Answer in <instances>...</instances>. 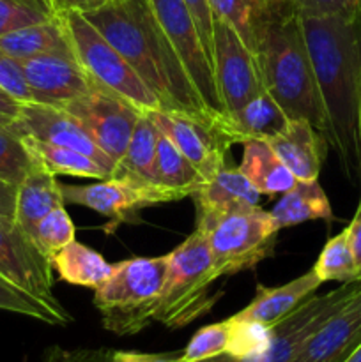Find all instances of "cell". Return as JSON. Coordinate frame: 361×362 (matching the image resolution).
<instances>
[{
  "label": "cell",
  "mask_w": 361,
  "mask_h": 362,
  "mask_svg": "<svg viewBox=\"0 0 361 362\" xmlns=\"http://www.w3.org/2000/svg\"><path fill=\"white\" fill-rule=\"evenodd\" d=\"M319 94L328 122V144L343 172L361 175V11L301 16Z\"/></svg>",
  "instance_id": "obj_1"
},
{
  "label": "cell",
  "mask_w": 361,
  "mask_h": 362,
  "mask_svg": "<svg viewBox=\"0 0 361 362\" xmlns=\"http://www.w3.org/2000/svg\"><path fill=\"white\" fill-rule=\"evenodd\" d=\"M126 59L163 112L204 120L216 129V119L198 95L183 60L158 23L149 0H110L84 14Z\"/></svg>",
  "instance_id": "obj_2"
},
{
  "label": "cell",
  "mask_w": 361,
  "mask_h": 362,
  "mask_svg": "<svg viewBox=\"0 0 361 362\" xmlns=\"http://www.w3.org/2000/svg\"><path fill=\"white\" fill-rule=\"evenodd\" d=\"M255 55L265 92L285 115L290 120H308L328 138L324 106L304 42L301 16L294 4L265 25L255 45Z\"/></svg>",
  "instance_id": "obj_3"
},
{
  "label": "cell",
  "mask_w": 361,
  "mask_h": 362,
  "mask_svg": "<svg viewBox=\"0 0 361 362\" xmlns=\"http://www.w3.org/2000/svg\"><path fill=\"white\" fill-rule=\"evenodd\" d=\"M168 262L170 253H166L130 258L113 265L108 279L94 290V306L106 331L133 336L154 324Z\"/></svg>",
  "instance_id": "obj_4"
},
{
  "label": "cell",
  "mask_w": 361,
  "mask_h": 362,
  "mask_svg": "<svg viewBox=\"0 0 361 362\" xmlns=\"http://www.w3.org/2000/svg\"><path fill=\"white\" fill-rule=\"evenodd\" d=\"M219 279L207 237L195 228L180 246L170 251L168 269L154 310V322L180 329L207 313L214 304L209 286Z\"/></svg>",
  "instance_id": "obj_5"
},
{
  "label": "cell",
  "mask_w": 361,
  "mask_h": 362,
  "mask_svg": "<svg viewBox=\"0 0 361 362\" xmlns=\"http://www.w3.org/2000/svg\"><path fill=\"white\" fill-rule=\"evenodd\" d=\"M60 18L66 25L74 59L92 81L126 99L140 112L147 113L161 110L158 98L131 69L119 49L106 41L105 35L84 14L67 13Z\"/></svg>",
  "instance_id": "obj_6"
},
{
  "label": "cell",
  "mask_w": 361,
  "mask_h": 362,
  "mask_svg": "<svg viewBox=\"0 0 361 362\" xmlns=\"http://www.w3.org/2000/svg\"><path fill=\"white\" fill-rule=\"evenodd\" d=\"M278 226L260 207L219 219L205 232L219 278L253 269L273 253Z\"/></svg>",
  "instance_id": "obj_7"
},
{
  "label": "cell",
  "mask_w": 361,
  "mask_h": 362,
  "mask_svg": "<svg viewBox=\"0 0 361 362\" xmlns=\"http://www.w3.org/2000/svg\"><path fill=\"white\" fill-rule=\"evenodd\" d=\"M149 2L154 11L156 20L183 60L198 95L216 119V131L219 133L227 115L216 88L212 60L205 49L186 0H149Z\"/></svg>",
  "instance_id": "obj_8"
},
{
  "label": "cell",
  "mask_w": 361,
  "mask_h": 362,
  "mask_svg": "<svg viewBox=\"0 0 361 362\" xmlns=\"http://www.w3.org/2000/svg\"><path fill=\"white\" fill-rule=\"evenodd\" d=\"M62 193L66 204L91 209L113 225L137 221L138 212L152 205L183 200L173 191L131 175H113L87 186L62 184Z\"/></svg>",
  "instance_id": "obj_9"
},
{
  "label": "cell",
  "mask_w": 361,
  "mask_h": 362,
  "mask_svg": "<svg viewBox=\"0 0 361 362\" xmlns=\"http://www.w3.org/2000/svg\"><path fill=\"white\" fill-rule=\"evenodd\" d=\"M212 71L227 119L264 90L257 55L225 21L212 23Z\"/></svg>",
  "instance_id": "obj_10"
},
{
  "label": "cell",
  "mask_w": 361,
  "mask_h": 362,
  "mask_svg": "<svg viewBox=\"0 0 361 362\" xmlns=\"http://www.w3.org/2000/svg\"><path fill=\"white\" fill-rule=\"evenodd\" d=\"M64 110L80 122L113 163L120 161L138 117L145 113L96 81H92V87L84 95L64 106Z\"/></svg>",
  "instance_id": "obj_11"
},
{
  "label": "cell",
  "mask_w": 361,
  "mask_h": 362,
  "mask_svg": "<svg viewBox=\"0 0 361 362\" xmlns=\"http://www.w3.org/2000/svg\"><path fill=\"white\" fill-rule=\"evenodd\" d=\"M360 286L361 281L345 283L340 288L324 293V296H311L294 313L283 318L280 324L273 325L269 345L260 356L241 361L223 356L204 362H290L297 350L303 346V343L331 315H335L360 290Z\"/></svg>",
  "instance_id": "obj_12"
},
{
  "label": "cell",
  "mask_w": 361,
  "mask_h": 362,
  "mask_svg": "<svg viewBox=\"0 0 361 362\" xmlns=\"http://www.w3.org/2000/svg\"><path fill=\"white\" fill-rule=\"evenodd\" d=\"M0 276L59 313L69 315L53 293L52 258L16 223H0Z\"/></svg>",
  "instance_id": "obj_13"
},
{
  "label": "cell",
  "mask_w": 361,
  "mask_h": 362,
  "mask_svg": "<svg viewBox=\"0 0 361 362\" xmlns=\"http://www.w3.org/2000/svg\"><path fill=\"white\" fill-rule=\"evenodd\" d=\"M11 129L16 131L20 136H30L46 144L60 145V147L73 148L98 161L103 168L115 173L117 163H113L94 140L87 134V131L80 126L76 119L64 108L57 106L39 105V103H25L21 105L20 113L13 122Z\"/></svg>",
  "instance_id": "obj_14"
},
{
  "label": "cell",
  "mask_w": 361,
  "mask_h": 362,
  "mask_svg": "<svg viewBox=\"0 0 361 362\" xmlns=\"http://www.w3.org/2000/svg\"><path fill=\"white\" fill-rule=\"evenodd\" d=\"M149 115L163 136L168 138L190 159L204 180H209L214 173L225 168L230 145L207 122L183 113L163 112V110L149 112Z\"/></svg>",
  "instance_id": "obj_15"
},
{
  "label": "cell",
  "mask_w": 361,
  "mask_h": 362,
  "mask_svg": "<svg viewBox=\"0 0 361 362\" xmlns=\"http://www.w3.org/2000/svg\"><path fill=\"white\" fill-rule=\"evenodd\" d=\"M32 103L64 108L92 87V80L73 53H45L20 60Z\"/></svg>",
  "instance_id": "obj_16"
},
{
  "label": "cell",
  "mask_w": 361,
  "mask_h": 362,
  "mask_svg": "<svg viewBox=\"0 0 361 362\" xmlns=\"http://www.w3.org/2000/svg\"><path fill=\"white\" fill-rule=\"evenodd\" d=\"M361 345V286L328 318L290 362H345Z\"/></svg>",
  "instance_id": "obj_17"
},
{
  "label": "cell",
  "mask_w": 361,
  "mask_h": 362,
  "mask_svg": "<svg viewBox=\"0 0 361 362\" xmlns=\"http://www.w3.org/2000/svg\"><path fill=\"white\" fill-rule=\"evenodd\" d=\"M191 198L197 207L195 228L205 233L225 216L258 207L260 193L248 182V179L239 170L225 166L211 179L205 180Z\"/></svg>",
  "instance_id": "obj_18"
},
{
  "label": "cell",
  "mask_w": 361,
  "mask_h": 362,
  "mask_svg": "<svg viewBox=\"0 0 361 362\" xmlns=\"http://www.w3.org/2000/svg\"><path fill=\"white\" fill-rule=\"evenodd\" d=\"M265 144L282 159L296 180H319L329 144L308 120H289V124Z\"/></svg>",
  "instance_id": "obj_19"
},
{
  "label": "cell",
  "mask_w": 361,
  "mask_h": 362,
  "mask_svg": "<svg viewBox=\"0 0 361 362\" xmlns=\"http://www.w3.org/2000/svg\"><path fill=\"white\" fill-rule=\"evenodd\" d=\"M321 285V279L317 278L314 269L285 285L276 286V288L258 285L255 299L244 310L234 315V318L264 325V327H273V325L280 324L283 318L289 317L290 313H294L304 300L315 296Z\"/></svg>",
  "instance_id": "obj_20"
},
{
  "label": "cell",
  "mask_w": 361,
  "mask_h": 362,
  "mask_svg": "<svg viewBox=\"0 0 361 362\" xmlns=\"http://www.w3.org/2000/svg\"><path fill=\"white\" fill-rule=\"evenodd\" d=\"M289 120L278 103L264 88L225 120L219 134L230 147L246 141H268L278 134Z\"/></svg>",
  "instance_id": "obj_21"
},
{
  "label": "cell",
  "mask_w": 361,
  "mask_h": 362,
  "mask_svg": "<svg viewBox=\"0 0 361 362\" xmlns=\"http://www.w3.org/2000/svg\"><path fill=\"white\" fill-rule=\"evenodd\" d=\"M60 205H66L62 184L52 172L35 165L18 184L16 225L32 237L38 223Z\"/></svg>",
  "instance_id": "obj_22"
},
{
  "label": "cell",
  "mask_w": 361,
  "mask_h": 362,
  "mask_svg": "<svg viewBox=\"0 0 361 362\" xmlns=\"http://www.w3.org/2000/svg\"><path fill=\"white\" fill-rule=\"evenodd\" d=\"M212 16L225 21L255 53V45L265 25L292 0H207Z\"/></svg>",
  "instance_id": "obj_23"
},
{
  "label": "cell",
  "mask_w": 361,
  "mask_h": 362,
  "mask_svg": "<svg viewBox=\"0 0 361 362\" xmlns=\"http://www.w3.org/2000/svg\"><path fill=\"white\" fill-rule=\"evenodd\" d=\"M0 49L18 60L45 53H73L66 25L60 16L6 32L0 35Z\"/></svg>",
  "instance_id": "obj_24"
},
{
  "label": "cell",
  "mask_w": 361,
  "mask_h": 362,
  "mask_svg": "<svg viewBox=\"0 0 361 362\" xmlns=\"http://www.w3.org/2000/svg\"><path fill=\"white\" fill-rule=\"evenodd\" d=\"M278 230L290 228L315 219L331 221L333 209L319 180H296L269 211Z\"/></svg>",
  "instance_id": "obj_25"
},
{
  "label": "cell",
  "mask_w": 361,
  "mask_h": 362,
  "mask_svg": "<svg viewBox=\"0 0 361 362\" xmlns=\"http://www.w3.org/2000/svg\"><path fill=\"white\" fill-rule=\"evenodd\" d=\"M239 172L260 194H283L296 184V177L265 141H246Z\"/></svg>",
  "instance_id": "obj_26"
},
{
  "label": "cell",
  "mask_w": 361,
  "mask_h": 362,
  "mask_svg": "<svg viewBox=\"0 0 361 362\" xmlns=\"http://www.w3.org/2000/svg\"><path fill=\"white\" fill-rule=\"evenodd\" d=\"M52 267L64 283L92 290L101 286L113 271L103 255L76 240L52 255Z\"/></svg>",
  "instance_id": "obj_27"
},
{
  "label": "cell",
  "mask_w": 361,
  "mask_h": 362,
  "mask_svg": "<svg viewBox=\"0 0 361 362\" xmlns=\"http://www.w3.org/2000/svg\"><path fill=\"white\" fill-rule=\"evenodd\" d=\"M32 158L35 159L39 166L52 172L53 175H71L81 177V179L101 180L108 179L110 172L103 168L98 161H94L88 156L73 148L60 147V145L46 144V141L35 140L30 136H21Z\"/></svg>",
  "instance_id": "obj_28"
},
{
  "label": "cell",
  "mask_w": 361,
  "mask_h": 362,
  "mask_svg": "<svg viewBox=\"0 0 361 362\" xmlns=\"http://www.w3.org/2000/svg\"><path fill=\"white\" fill-rule=\"evenodd\" d=\"M159 136H161V131L152 122L149 112L142 113L134 124L126 152L117 163L113 175H131L154 182V161Z\"/></svg>",
  "instance_id": "obj_29"
},
{
  "label": "cell",
  "mask_w": 361,
  "mask_h": 362,
  "mask_svg": "<svg viewBox=\"0 0 361 362\" xmlns=\"http://www.w3.org/2000/svg\"><path fill=\"white\" fill-rule=\"evenodd\" d=\"M204 182V177L191 165L190 159L161 134L154 161V184L173 191L180 198H190Z\"/></svg>",
  "instance_id": "obj_30"
},
{
  "label": "cell",
  "mask_w": 361,
  "mask_h": 362,
  "mask_svg": "<svg viewBox=\"0 0 361 362\" xmlns=\"http://www.w3.org/2000/svg\"><path fill=\"white\" fill-rule=\"evenodd\" d=\"M311 269L317 274V278L321 279V283L336 281L345 285V283L360 281L347 228L326 243V246L322 247L321 255H319L317 262Z\"/></svg>",
  "instance_id": "obj_31"
},
{
  "label": "cell",
  "mask_w": 361,
  "mask_h": 362,
  "mask_svg": "<svg viewBox=\"0 0 361 362\" xmlns=\"http://www.w3.org/2000/svg\"><path fill=\"white\" fill-rule=\"evenodd\" d=\"M236 320L232 317L223 322L205 325L198 329L183 350V357L188 362H204L222 356H230L236 338Z\"/></svg>",
  "instance_id": "obj_32"
},
{
  "label": "cell",
  "mask_w": 361,
  "mask_h": 362,
  "mask_svg": "<svg viewBox=\"0 0 361 362\" xmlns=\"http://www.w3.org/2000/svg\"><path fill=\"white\" fill-rule=\"evenodd\" d=\"M0 310L35 318V320L45 322L48 325H62L64 327V325L73 322L71 315L59 313L46 303L39 300L38 297L30 296L28 292L7 281L4 276H0Z\"/></svg>",
  "instance_id": "obj_33"
},
{
  "label": "cell",
  "mask_w": 361,
  "mask_h": 362,
  "mask_svg": "<svg viewBox=\"0 0 361 362\" xmlns=\"http://www.w3.org/2000/svg\"><path fill=\"white\" fill-rule=\"evenodd\" d=\"M35 165L23 138L11 126H0V179L20 184Z\"/></svg>",
  "instance_id": "obj_34"
},
{
  "label": "cell",
  "mask_w": 361,
  "mask_h": 362,
  "mask_svg": "<svg viewBox=\"0 0 361 362\" xmlns=\"http://www.w3.org/2000/svg\"><path fill=\"white\" fill-rule=\"evenodd\" d=\"M74 237H76V228H74V223L71 219V216L67 214L66 205H60V207L53 209L50 214H46L38 223V226L32 232V239L41 247L42 253L48 255L50 258L60 247L67 246L69 243L76 240Z\"/></svg>",
  "instance_id": "obj_35"
},
{
  "label": "cell",
  "mask_w": 361,
  "mask_h": 362,
  "mask_svg": "<svg viewBox=\"0 0 361 362\" xmlns=\"http://www.w3.org/2000/svg\"><path fill=\"white\" fill-rule=\"evenodd\" d=\"M53 16L46 0H0V35Z\"/></svg>",
  "instance_id": "obj_36"
},
{
  "label": "cell",
  "mask_w": 361,
  "mask_h": 362,
  "mask_svg": "<svg viewBox=\"0 0 361 362\" xmlns=\"http://www.w3.org/2000/svg\"><path fill=\"white\" fill-rule=\"evenodd\" d=\"M0 88L21 105L32 103L30 88L25 80L21 62L2 49H0Z\"/></svg>",
  "instance_id": "obj_37"
},
{
  "label": "cell",
  "mask_w": 361,
  "mask_h": 362,
  "mask_svg": "<svg viewBox=\"0 0 361 362\" xmlns=\"http://www.w3.org/2000/svg\"><path fill=\"white\" fill-rule=\"evenodd\" d=\"M299 16H333L361 11V0H292Z\"/></svg>",
  "instance_id": "obj_38"
},
{
  "label": "cell",
  "mask_w": 361,
  "mask_h": 362,
  "mask_svg": "<svg viewBox=\"0 0 361 362\" xmlns=\"http://www.w3.org/2000/svg\"><path fill=\"white\" fill-rule=\"evenodd\" d=\"M188 7H190L191 14L195 18V23H197L198 32H200V37L204 41L205 49H207L209 57L212 53V23H214V16H212V11L209 7L207 0H186ZM212 60V59H211Z\"/></svg>",
  "instance_id": "obj_39"
},
{
  "label": "cell",
  "mask_w": 361,
  "mask_h": 362,
  "mask_svg": "<svg viewBox=\"0 0 361 362\" xmlns=\"http://www.w3.org/2000/svg\"><path fill=\"white\" fill-rule=\"evenodd\" d=\"M106 362H188L183 354H142L112 350L106 354Z\"/></svg>",
  "instance_id": "obj_40"
},
{
  "label": "cell",
  "mask_w": 361,
  "mask_h": 362,
  "mask_svg": "<svg viewBox=\"0 0 361 362\" xmlns=\"http://www.w3.org/2000/svg\"><path fill=\"white\" fill-rule=\"evenodd\" d=\"M18 184L0 179V223H16Z\"/></svg>",
  "instance_id": "obj_41"
},
{
  "label": "cell",
  "mask_w": 361,
  "mask_h": 362,
  "mask_svg": "<svg viewBox=\"0 0 361 362\" xmlns=\"http://www.w3.org/2000/svg\"><path fill=\"white\" fill-rule=\"evenodd\" d=\"M108 2L110 0H50L52 11L55 16H62V14L67 13H94V11L101 9V7L106 6Z\"/></svg>",
  "instance_id": "obj_42"
},
{
  "label": "cell",
  "mask_w": 361,
  "mask_h": 362,
  "mask_svg": "<svg viewBox=\"0 0 361 362\" xmlns=\"http://www.w3.org/2000/svg\"><path fill=\"white\" fill-rule=\"evenodd\" d=\"M347 233H349L350 250H353L354 260H356V267H357V276H360V281H361V198H360V204H357L356 214H354L350 225L347 226Z\"/></svg>",
  "instance_id": "obj_43"
},
{
  "label": "cell",
  "mask_w": 361,
  "mask_h": 362,
  "mask_svg": "<svg viewBox=\"0 0 361 362\" xmlns=\"http://www.w3.org/2000/svg\"><path fill=\"white\" fill-rule=\"evenodd\" d=\"M21 103L11 98L6 90L0 88V126H13L20 113Z\"/></svg>",
  "instance_id": "obj_44"
},
{
  "label": "cell",
  "mask_w": 361,
  "mask_h": 362,
  "mask_svg": "<svg viewBox=\"0 0 361 362\" xmlns=\"http://www.w3.org/2000/svg\"><path fill=\"white\" fill-rule=\"evenodd\" d=\"M106 354L103 350H78L69 352V362H106Z\"/></svg>",
  "instance_id": "obj_45"
},
{
  "label": "cell",
  "mask_w": 361,
  "mask_h": 362,
  "mask_svg": "<svg viewBox=\"0 0 361 362\" xmlns=\"http://www.w3.org/2000/svg\"><path fill=\"white\" fill-rule=\"evenodd\" d=\"M42 362H69V352L59 349V346H53L46 352L45 361Z\"/></svg>",
  "instance_id": "obj_46"
},
{
  "label": "cell",
  "mask_w": 361,
  "mask_h": 362,
  "mask_svg": "<svg viewBox=\"0 0 361 362\" xmlns=\"http://www.w3.org/2000/svg\"><path fill=\"white\" fill-rule=\"evenodd\" d=\"M345 362H361V345L357 346L353 354H350L349 359H347Z\"/></svg>",
  "instance_id": "obj_47"
},
{
  "label": "cell",
  "mask_w": 361,
  "mask_h": 362,
  "mask_svg": "<svg viewBox=\"0 0 361 362\" xmlns=\"http://www.w3.org/2000/svg\"><path fill=\"white\" fill-rule=\"evenodd\" d=\"M46 4H48V6H50V7H52V4H50V0H46Z\"/></svg>",
  "instance_id": "obj_48"
},
{
  "label": "cell",
  "mask_w": 361,
  "mask_h": 362,
  "mask_svg": "<svg viewBox=\"0 0 361 362\" xmlns=\"http://www.w3.org/2000/svg\"><path fill=\"white\" fill-rule=\"evenodd\" d=\"M360 180H361V175H360Z\"/></svg>",
  "instance_id": "obj_49"
}]
</instances>
